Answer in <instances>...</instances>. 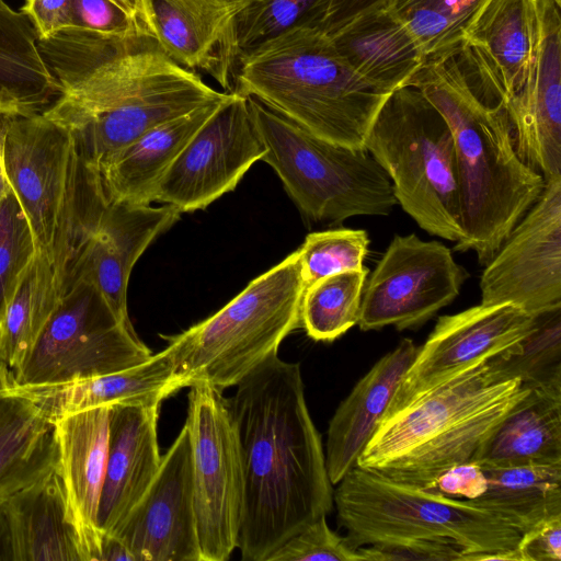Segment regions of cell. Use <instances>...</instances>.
<instances>
[{"label":"cell","mask_w":561,"mask_h":561,"mask_svg":"<svg viewBox=\"0 0 561 561\" xmlns=\"http://www.w3.org/2000/svg\"><path fill=\"white\" fill-rule=\"evenodd\" d=\"M228 399L243 471L237 548L267 561L288 538L333 507L321 435L310 416L298 363L272 355Z\"/></svg>","instance_id":"obj_1"},{"label":"cell","mask_w":561,"mask_h":561,"mask_svg":"<svg viewBox=\"0 0 561 561\" xmlns=\"http://www.w3.org/2000/svg\"><path fill=\"white\" fill-rule=\"evenodd\" d=\"M408 84L419 88L449 125L461 203L462 233L455 250H472L485 265L538 201L546 181L520 160L504 107L483 101L456 50L426 59Z\"/></svg>","instance_id":"obj_2"},{"label":"cell","mask_w":561,"mask_h":561,"mask_svg":"<svg viewBox=\"0 0 561 561\" xmlns=\"http://www.w3.org/2000/svg\"><path fill=\"white\" fill-rule=\"evenodd\" d=\"M227 94L147 38L60 84L42 114L72 135L83 162L99 174L149 129Z\"/></svg>","instance_id":"obj_3"},{"label":"cell","mask_w":561,"mask_h":561,"mask_svg":"<svg viewBox=\"0 0 561 561\" xmlns=\"http://www.w3.org/2000/svg\"><path fill=\"white\" fill-rule=\"evenodd\" d=\"M491 357L380 421L356 467L427 489L451 467L470 462L530 390L520 379L505 376Z\"/></svg>","instance_id":"obj_4"},{"label":"cell","mask_w":561,"mask_h":561,"mask_svg":"<svg viewBox=\"0 0 561 561\" xmlns=\"http://www.w3.org/2000/svg\"><path fill=\"white\" fill-rule=\"evenodd\" d=\"M252 96L313 135L353 149L385 100L316 26L287 31L240 57L233 90Z\"/></svg>","instance_id":"obj_5"},{"label":"cell","mask_w":561,"mask_h":561,"mask_svg":"<svg viewBox=\"0 0 561 561\" xmlns=\"http://www.w3.org/2000/svg\"><path fill=\"white\" fill-rule=\"evenodd\" d=\"M4 165L36 251L60 289L108 204L99 174L83 162L72 135L42 113L4 116Z\"/></svg>","instance_id":"obj_6"},{"label":"cell","mask_w":561,"mask_h":561,"mask_svg":"<svg viewBox=\"0 0 561 561\" xmlns=\"http://www.w3.org/2000/svg\"><path fill=\"white\" fill-rule=\"evenodd\" d=\"M337 520L355 549L379 541L426 539L461 547L466 561H520L522 534L468 500L397 482L358 467L333 491Z\"/></svg>","instance_id":"obj_7"},{"label":"cell","mask_w":561,"mask_h":561,"mask_svg":"<svg viewBox=\"0 0 561 561\" xmlns=\"http://www.w3.org/2000/svg\"><path fill=\"white\" fill-rule=\"evenodd\" d=\"M305 283L298 250L251 280L217 312L171 336L182 388L206 382L224 391L278 353L300 327Z\"/></svg>","instance_id":"obj_8"},{"label":"cell","mask_w":561,"mask_h":561,"mask_svg":"<svg viewBox=\"0 0 561 561\" xmlns=\"http://www.w3.org/2000/svg\"><path fill=\"white\" fill-rule=\"evenodd\" d=\"M403 210L427 233L457 242L462 233L455 144L448 123L416 87L393 90L365 138Z\"/></svg>","instance_id":"obj_9"},{"label":"cell","mask_w":561,"mask_h":561,"mask_svg":"<svg viewBox=\"0 0 561 561\" xmlns=\"http://www.w3.org/2000/svg\"><path fill=\"white\" fill-rule=\"evenodd\" d=\"M247 99L266 148L261 160L308 220L337 225L354 216H387L398 204L388 174L367 150L328 141Z\"/></svg>","instance_id":"obj_10"},{"label":"cell","mask_w":561,"mask_h":561,"mask_svg":"<svg viewBox=\"0 0 561 561\" xmlns=\"http://www.w3.org/2000/svg\"><path fill=\"white\" fill-rule=\"evenodd\" d=\"M152 355L101 291L75 278L35 344L13 371L18 385H51L121 371Z\"/></svg>","instance_id":"obj_11"},{"label":"cell","mask_w":561,"mask_h":561,"mask_svg":"<svg viewBox=\"0 0 561 561\" xmlns=\"http://www.w3.org/2000/svg\"><path fill=\"white\" fill-rule=\"evenodd\" d=\"M185 424L193 461V506L201 561H227L237 549L243 471L228 399L206 382L192 385Z\"/></svg>","instance_id":"obj_12"},{"label":"cell","mask_w":561,"mask_h":561,"mask_svg":"<svg viewBox=\"0 0 561 561\" xmlns=\"http://www.w3.org/2000/svg\"><path fill=\"white\" fill-rule=\"evenodd\" d=\"M468 276L444 243L396 234L365 282L357 324L417 328L459 295Z\"/></svg>","instance_id":"obj_13"},{"label":"cell","mask_w":561,"mask_h":561,"mask_svg":"<svg viewBox=\"0 0 561 561\" xmlns=\"http://www.w3.org/2000/svg\"><path fill=\"white\" fill-rule=\"evenodd\" d=\"M265 151L247 96L229 92L161 176L154 202L181 214L204 209L233 191Z\"/></svg>","instance_id":"obj_14"},{"label":"cell","mask_w":561,"mask_h":561,"mask_svg":"<svg viewBox=\"0 0 561 561\" xmlns=\"http://www.w3.org/2000/svg\"><path fill=\"white\" fill-rule=\"evenodd\" d=\"M480 279L481 304H512L535 316L561 305V176L515 225Z\"/></svg>","instance_id":"obj_15"},{"label":"cell","mask_w":561,"mask_h":561,"mask_svg":"<svg viewBox=\"0 0 561 561\" xmlns=\"http://www.w3.org/2000/svg\"><path fill=\"white\" fill-rule=\"evenodd\" d=\"M534 321L533 314L507 302L480 304L439 317L419 347L382 420L472 364L504 352L528 334Z\"/></svg>","instance_id":"obj_16"},{"label":"cell","mask_w":561,"mask_h":561,"mask_svg":"<svg viewBox=\"0 0 561 561\" xmlns=\"http://www.w3.org/2000/svg\"><path fill=\"white\" fill-rule=\"evenodd\" d=\"M134 561H201L193 506V461L184 423L153 481L112 534Z\"/></svg>","instance_id":"obj_17"},{"label":"cell","mask_w":561,"mask_h":561,"mask_svg":"<svg viewBox=\"0 0 561 561\" xmlns=\"http://www.w3.org/2000/svg\"><path fill=\"white\" fill-rule=\"evenodd\" d=\"M561 3L537 0V31L525 80L505 105L520 160L545 181L561 176Z\"/></svg>","instance_id":"obj_18"},{"label":"cell","mask_w":561,"mask_h":561,"mask_svg":"<svg viewBox=\"0 0 561 561\" xmlns=\"http://www.w3.org/2000/svg\"><path fill=\"white\" fill-rule=\"evenodd\" d=\"M252 0H140L139 22L171 59L232 92L238 19Z\"/></svg>","instance_id":"obj_19"},{"label":"cell","mask_w":561,"mask_h":561,"mask_svg":"<svg viewBox=\"0 0 561 561\" xmlns=\"http://www.w3.org/2000/svg\"><path fill=\"white\" fill-rule=\"evenodd\" d=\"M537 31V0H486L466 28L458 57L483 101L505 107L522 87Z\"/></svg>","instance_id":"obj_20"},{"label":"cell","mask_w":561,"mask_h":561,"mask_svg":"<svg viewBox=\"0 0 561 561\" xmlns=\"http://www.w3.org/2000/svg\"><path fill=\"white\" fill-rule=\"evenodd\" d=\"M180 216L176 208L165 204L153 207L108 203L78 257L70 283L78 277L91 282L118 320L131 324L127 310L131 270L153 240Z\"/></svg>","instance_id":"obj_21"},{"label":"cell","mask_w":561,"mask_h":561,"mask_svg":"<svg viewBox=\"0 0 561 561\" xmlns=\"http://www.w3.org/2000/svg\"><path fill=\"white\" fill-rule=\"evenodd\" d=\"M110 407H98L55 421L56 470L65 488L83 561H99L103 534L98 511L105 474Z\"/></svg>","instance_id":"obj_22"},{"label":"cell","mask_w":561,"mask_h":561,"mask_svg":"<svg viewBox=\"0 0 561 561\" xmlns=\"http://www.w3.org/2000/svg\"><path fill=\"white\" fill-rule=\"evenodd\" d=\"M160 405L110 407L107 458L98 511L103 535L118 528L159 471Z\"/></svg>","instance_id":"obj_23"},{"label":"cell","mask_w":561,"mask_h":561,"mask_svg":"<svg viewBox=\"0 0 561 561\" xmlns=\"http://www.w3.org/2000/svg\"><path fill=\"white\" fill-rule=\"evenodd\" d=\"M180 389L174 357L167 346L127 369L69 382L18 385L12 376L3 392L28 399L54 423L62 416L98 407L161 404Z\"/></svg>","instance_id":"obj_24"},{"label":"cell","mask_w":561,"mask_h":561,"mask_svg":"<svg viewBox=\"0 0 561 561\" xmlns=\"http://www.w3.org/2000/svg\"><path fill=\"white\" fill-rule=\"evenodd\" d=\"M417 351L419 346L411 339L401 340L340 403L329 424L324 455L332 484H337L356 467Z\"/></svg>","instance_id":"obj_25"},{"label":"cell","mask_w":561,"mask_h":561,"mask_svg":"<svg viewBox=\"0 0 561 561\" xmlns=\"http://www.w3.org/2000/svg\"><path fill=\"white\" fill-rule=\"evenodd\" d=\"M227 95L154 126L111 156L99 172L107 203L151 205L161 176Z\"/></svg>","instance_id":"obj_26"},{"label":"cell","mask_w":561,"mask_h":561,"mask_svg":"<svg viewBox=\"0 0 561 561\" xmlns=\"http://www.w3.org/2000/svg\"><path fill=\"white\" fill-rule=\"evenodd\" d=\"M0 505L10 526L15 561H83L56 468Z\"/></svg>","instance_id":"obj_27"},{"label":"cell","mask_w":561,"mask_h":561,"mask_svg":"<svg viewBox=\"0 0 561 561\" xmlns=\"http://www.w3.org/2000/svg\"><path fill=\"white\" fill-rule=\"evenodd\" d=\"M329 36L356 75L387 93L407 85L426 61L417 41L387 8L364 13Z\"/></svg>","instance_id":"obj_28"},{"label":"cell","mask_w":561,"mask_h":561,"mask_svg":"<svg viewBox=\"0 0 561 561\" xmlns=\"http://www.w3.org/2000/svg\"><path fill=\"white\" fill-rule=\"evenodd\" d=\"M529 387L479 447L472 462L493 467L561 465V383Z\"/></svg>","instance_id":"obj_29"},{"label":"cell","mask_w":561,"mask_h":561,"mask_svg":"<svg viewBox=\"0 0 561 561\" xmlns=\"http://www.w3.org/2000/svg\"><path fill=\"white\" fill-rule=\"evenodd\" d=\"M58 93L32 22L0 0V115L42 113Z\"/></svg>","instance_id":"obj_30"},{"label":"cell","mask_w":561,"mask_h":561,"mask_svg":"<svg viewBox=\"0 0 561 561\" xmlns=\"http://www.w3.org/2000/svg\"><path fill=\"white\" fill-rule=\"evenodd\" d=\"M55 427L28 399L0 394V501L56 468Z\"/></svg>","instance_id":"obj_31"},{"label":"cell","mask_w":561,"mask_h":561,"mask_svg":"<svg viewBox=\"0 0 561 561\" xmlns=\"http://www.w3.org/2000/svg\"><path fill=\"white\" fill-rule=\"evenodd\" d=\"M480 466L485 489L468 501L504 519L522 535L561 515V465Z\"/></svg>","instance_id":"obj_32"},{"label":"cell","mask_w":561,"mask_h":561,"mask_svg":"<svg viewBox=\"0 0 561 561\" xmlns=\"http://www.w3.org/2000/svg\"><path fill=\"white\" fill-rule=\"evenodd\" d=\"M61 297L50 263L36 251L0 318V360L12 371L30 353Z\"/></svg>","instance_id":"obj_33"},{"label":"cell","mask_w":561,"mask_h":561,"mask_svg":"<svg viewBox=\"0 0 561 561\" xmlns=\"http://www.w3.org/2000/svg\"><path fill=\"white\" fill-rule=\"evenodd\" d=\"M366 267L320 278L305 288L300 327L314 341L332 342L357 324Z\"/></svg>","instance_id":"obj_34"},{"label":"cell","mask_w":561,"mask_h":561,"mask_svg":"<svg viewBox=\"0 0 561 561\" xmlns=\"http://www.w3.org/2000/svg\"><path fill=\"white\" fill-rule=\"evenodd\" d=\"M486 0H389L387 9L417 41L426 59L456 50Z\"/></svg>","instance_id":"obj_35"},{"label":"cell","mask_w":561,"mask_h":561,"mask_svg":"<svg viewBox=\"0 0 561 561\" xmlns=\"http://www.w3.org/2000/svg\"><path fill=\"white\" fill-rule=\"evenodd\" d=\"M534 318L528 334L491 360L505 376L528 386L561 383V305Z\"/></svg>","instance_id":"obj_36"},{"label":"cell","mask_w":561,"mask_h":561,"mask_svg":"<svg viewBox=\"0 0 561 561\" xmlns=\"http://www.w3.org/2000/svg\"><path fill=\"white\" fill-rule=\"evenodd\" d=\"M329 0H252L238 19L240 57L293 28L319 27Z\"/></svg>","instance_id":"obj_37"},{"label":"cell","mask_w":561,"mask_h":561,"mask_svg":"<svg viewBox=\"0 0 561 561\" xmlns=\"http://www.w3.org/2000/svg\"><path fill=\"white\" fill-rule=\"evenodd\" d=\"M363 229L337 228L309 233L298 249L305 288L325 276L359 270L368 253Z\"/></svg>","instance_id":"obj_38"},{"label":"cell","mask_w":561,"mask_h":561,"mask_svg":"<svg viewBox=\"0 0 561 561\" xmlns=\"http://www.w3.org/2000/svg\"><path fill=\"white\" fill-rule=\"evenodd\" d=\"M35 252L27 218L11 188L0 197V318Z\"/></svg>","instance_id":"obj_39"},{"label":"cell","mask_w":561,"mask_h":561,"mask_svg":"<svg viewBox=\"0 0 561 561\" xmlns=\"http://www.w3.org/2000/svg\"><path fill=\"white\" fill-rule=\"evenodd\" d=\"M321 516L288 538L267 561H365L360 547L355 549L345 537L334 533Z\"/></svg>","instance_id":"obj_40"},{"label":"cell","mask_w":561,"mask_h":561,"mask_svg":"<svg viewBox=\"0 0 561 561\" xmlns=\"http://www.w3.org/2000/svg\"><path fill=\"white\" fill-rule=\"evenodd\" d=\"M69 28L118 41L150 38L138 20L108 0H72Z\"/></svg>","instance_id":"obj_41"},{"label":"cell","mask_w":561,"mask_h":561,"mask_svg":"<svg viewBox=\"0 0 561 561\" xmlns=\"http://www.w3.org/2000/svg\"><path fill=\"white\" fill-rule=\"evenodd\" d=\"M365 561L435 560L466 561V551L449 541L405 539L379 541L360 547Z\"/></svg>","instance_id":"obj_42"},{"label":"cell","mask_w":561,"mask_h":561,"mask_svg":"<svg viewBox=\"0 0 561 561\" xmlns=\"http://www.w3.org/2000/svg\"><path fill=\"white\" fill-rule=\"evenodd\" d=\"M516 548L520 561H561V515L524 533Z\"/></svg>","instance_id":"obj_43"},{"label":"cell","mask_w":561,"mask_h":561,"mask_svg":"<svg viewBox=\"0 0 561 561\" xmlns=\"http://www.w3.org/2000/svg\"><path fill=\"white\" fill-rule=\"evenodd\" d=\"M72 0H24L21 11L32 22L38 41L48 39L71 26Z\"/></svg>","instance_id":"obj_44"},{"label":"cell","mask_w":561,"mask_h":561,"mask_svg":"<svg viewBox=\"0 0 561 561\" xmlns=\"http://www.w3.org/2000/svg\"><path fill=\"white\" fill-rule=\"evenodd\" d=\"M484 489L485 477L481 466L470 461L451 467L425 490L455 499L472 500Z\"/></svg>","instance_id":"obj_45"},{"label":"cell","mask_w":561,"mask_h":561,"mask_svg":"<svg viewBox=\"0 0 561 561\" xmlns=\"http://www.w3.org/2000/svg\"><path fill=\"white\" fill-rule=\"evenodd\" d=\"M389 0H329V4L319 26L331 35L355 18L375 10L386 9Z\"/></svg>","instance_id":"obj_46"},{"label":"cell","mask_w":561,"mask_h":561,"mask_svg":"<svg viewBox=\"0 0 561 561\" xmlns=\"http://www.w3.org/2000/svg\"><path fill=\"white\" fill-rule=\"evenodd\" d=\"M134 561L133 556L124 543L113 535H104L99 561Z\"/></svg>","instance_id":"obj_47"},{"label":"cell","mask_w":561,"mask_h":561,"mask_svg":"<svg viewBox=\"0 0 561 561\" xmlns=\"http://www.w3.org/2000/svg\"><path fill=\"white\" fill-rule=\"evenodd\" d=\"M0 561H15L9 523L0 505Z\"/></svg>","instance_id":"obj_48"},{"label":"cell","mask_w":561,"mask_h":561,"mask_svg":"<svg viewBox=\"0 0 561 561\" xmlns=\"http://www.w3.org/2000/svg\"><path fill=\"white\" fill-rule=\"evenodd\" d=\"M4 115H0V197L11 190L4 165Z\"/></svg>","instance_id":"obj_49"},{"label":"cell","mask_w":561,"mask_h":561,"mask_svg":"<svg viewBox=\"0 0 561 561\" xmlns=\"http://www.w3.org/2000/svg\"><path fill=\"white\" fill-rule=\"evenodd\" d=\"M133 19L139 21L140 0H108Z\"/></svg>","instance_id":"obj_50"},{"label":"cell","mask_w":561,"mask_h":561,"mask_svg":"<svg viewBox=\"0 0 561 561\" xmlns=\"http://www.w3.org/2000/svg\"><path fill=\"white\" fill-rule=\"evenodd\" d=\"M13 371L8 367L5 363L0 360V394L3 389L8 386V383L12 379Z\"/></svg>","instance_id":"obj_51"},{"label":"cell","mask_w":561,"mask_h":561,"mask_svg":"<svg viewBox=\"0 0 561 561\" xmlns=\"http://www.w3.org/2000/svg\"><path fill=\"white\" fill-rule=\"evenodd\" d=\"M557 2L561 3V0H556Z\"/></svg>","instance_id":"obj_52"}]
</instances>
